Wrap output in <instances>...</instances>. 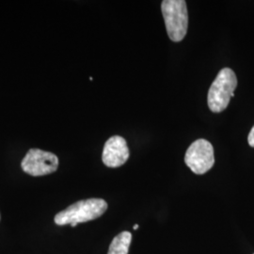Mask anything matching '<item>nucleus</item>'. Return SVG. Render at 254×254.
I'll list each match as a JSON object with an SVG mask.
<instances>
[{
	"instance_id": "nucleus-6",
	"label": "nucleus",
	"mask_w": 254,
	"mask_h": 254,
	"mask_svg": "<svg viewBox=\"0 0 254 254\" xmlns=\"http://www.w3.org/2000/svg\"><path fill=\"white\" fill-rule=\"evenodd\" d=\"M129 155L127 140L122 136H113L105 144L102 159L107 167L118 168L127 162Z\"/></svg>"
},
{
	"instance_id": "nucleus-8",
	"label": "nucleus",
	"mask_w": 254,
	"mask_h": 254,
	"mask_svg": "<svg viewBox=\"0 0 254 254\" xmlns=\"http://www.w3.org/2000/svg\"><path fill=\"white\" fill-rule=\"evenodd\" d=\"M248 142L251 147H254V127L252 128L249 136H248Z\"/></svg>"
},
{
	"instance_id": "nucleus-3",
	"label": "nucleus",
	"mask_w": 254,
	"mask_h": 254,
	"mask_svg": "<svg viewBox=\"0 0 254 254\" xmlns=\"http://www.w3.org/2000/svg\"><path fill=\"white\" fill-rule=\"evenodd\" d=\"M166 29L170 39L181 42L189 27V11L185 0H164L161 4Z\"/></svg>"
},
{
	"instance_id": "nucleus-7",
	"label": "nucleus",
	"mask_w": 254,
	"mask_h": 254,
	"mask_svg": "<svg viewBox=\"0 0 254 254\" xmlns=\"http://www.w3.org/2000/svg\"><path fill=\"white\" fill-rule=\"evenodd\" d=\"M132 235L129 232H123L114 237L109 246L108 254H128L129 247L131 244Z\"/></svg>"
},
{
	"instance_id": "nucleus-4",
	"label": "nucleus",
	"mask_w": 254,
	"mask_h": 254,
	"mask_svg": "<svg viewBox=\"0 0 254 254\" xmlns=\"http://www.w3.org/2000/svg\"><path fill=\"white\" fill-rule=\"evenodd\" d=\"M185 162L196 174L207 173L215 164L213 146L206 139H197L189 147L185 155Z\"/></svg>"
},
{
	"instance_id": "nucleus-2",
	"label": "nucleus",
	"mask_w": 254,
	"mask_h": 254,
	"mask_svg": "<svg viewBox=\"0 0 254 254\" xmlns=\"http://www.w3.org/2000/svg\"><path fill=\"white\" fill-rule=\"evenodd\" d=\"M236 86L237 78L235 72L230 68L220 70L209 89L207 103L210 110L219 113L227 109L231 98L235 96Z\"/></svg>"
},
{
	"instance_id": "nucleus-1",
	"label": "nucleus",
	"mask_w": 254,
	"mask_h": 254,
	"mask_svg": "<svg viewBox=\"0 0 254 254\" xmlns=\"http://www.w3.org/2000/svg\"><path fill=\"white\" fill-rule=\"evenodd\" d=\"M107 209L108 203L102 199L79 200L58 213L55 217V223L63 226L91 221L100 218Z\"/></svg>"
},
{
	"instance_id": "nucleus-5",
	"label": "nucleus",
	"mask_w": 254,
	"mask_h": 254,
	"mask_svg": "<svg viewBox=\"0 0 254 254\" xmlns=\"http://www.w3.org/2000/svg\"><path fill=\"white\" fill-rule=\"evenodd\" d=\"M22 170L31 176H44L58 170L59 158L56 154L40 149H30L21 162Z\"/></svg>"
},
{
	"instance_id": "nucleus-9",
	"label": "nucleus",
	"mask_w": 254,
	"mask_h": 254,
	"mask_svg": "<svg viewBox=\"0 0 254 254\" xmlns=\"http://www.w3.org/2000/svg\"><path fill=\"white\" fill-rule=\"evenodd\" d=\"M138 227H139V226L136 224V225H135L133 228H134V230H136V229H138Z\"/></svg>"
}]
</instances>
